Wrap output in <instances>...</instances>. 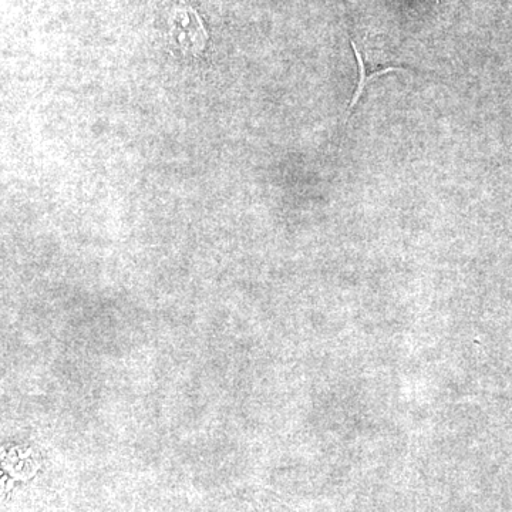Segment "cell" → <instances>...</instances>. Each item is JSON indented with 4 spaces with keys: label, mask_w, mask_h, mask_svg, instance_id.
<instances>
[{
    "label": "cell",
    "mask_w": 512,
    "mask_h": 512,
    "mask_svg": "<svg viewBox=\"0 0 512 512\" xmlns=\"http://www.w3.org/2000/svg\"><path fill=\"white\" fill-rule=\"evenodd\" d=\"M353 52H355V57L357 60V66H359V84H357L355 96H353L352 103H350L348 111H352L355 109L357 103H359L360 97H362L363 90H365L366 84L376 76H382V74L392 73V72H404L402 67H386V69H379L376 72H367V66L365 64V60H363L362 53H360L359 47H357L356 43L352 40Z\"/></svg>",
    "instance_id": "6da1fadb"
},
{
    "label": "cell",
    "mask_w": 512,
    "mask_h": 512,
    "mask_svg": "<svg viewBox=\"0 0 512 512\" xmlns=\"http://www.w3.org/2000/svg\"><path fill=\"white\" fill-rule=\"evenodd\" d=\"M434 3H436V5H439L440 0H434Z\"/></svg>",
    "instance_id": "7a4b0ae2"
}]
</instances>
